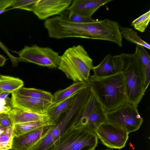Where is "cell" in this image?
Returning a JSON list of instances; mask_svg holds the SVG:
<instances>
[{
  "mask_svg": "<svg viewBox=\"0 0 150 150\" xmlns=\"http://www.w3.org/2000/svg\"><path fill=\"white\" fill-rule=\"evenodd\" d=\"M87 82L91 91L107 111L128 103L125 84L121 72L105 77L90 76Z\"/></svg>",
  "mask_w": 150,
  "mask_h": 150,
  "instance_id": "obj_1",
  "label": "cell"
},
{
  "mask_svg": "<svg viewBox=\"0 0 150 150\" xmlns=\"http://www.w3.org/2000/svg\"><path fill=\"white\" fill-rule=\"evenodd\" d=\"M93 60L83 47L74 45L66 49L62 56L58 69L74 82L88 80L93 67Z\"/></svg>",
  "mask_w": 150,
  "mask_h": 150,
  "instance_id": "obj_2",
  "label": "cell"
},
{
  "mask_svg": "<svg viewBox=\"0 0 150 150\" xmlns=\"http://www.w3.org/2000/svg\"><path fill=\"white\" fill-rule=\"evenodd\" d=\"M121 72L124 80L127 103L137 107L146 90L138 59L134 54L122 53Z\"/></svg>",
  "mask_w": 150,
  "mask_h": 150,
  "instance_id": "obj_3",
  "label": "cell"
},
{
  "mask_svg": "<svg viewBox=\"0 0 150 150\" xmlns=\"http://www.w3.org/2000/svg\"><path fill=\"white\" fill-rule=\"evenodd\" d=\"M98 138L95 131L88 127L74 125L47 150H94Z\"/></svg>",
  "mask_w": 150,
  "mask_h": 150,
  "instance_id": "obj_4",
  "label": "cell"
},
{
  "mask_svg": "<svg viewBox=\"0 0 150 150\" xmlns=\"http://www.w3.org/2000/svg\"><path fill=\"white\" fill-rule=\"evenodd\" d=\"M17 53L22 62L34 63L50 68H58L61 56L52 48L41 47L36 44L25 46Z\"/></svg>",
  "mask_w": 150,
  "mask_h": 150,
  "instance_id": "obj_5",
  "label": "cell"
},
{
  "mask_svg": "<svg viewBox=\"0 0 150 150\" xmlns=\"http://www.w3.org/2000/svg\"><path fill=\"white\" fill-rule=\"evenodd\" d=\"M107 121L121 127L129 133L138 130L143 122L137 107L127 103L107 112Z\"/></svg>",
  "mask_w": 150,
  "mask_h": 150,
  "instance_id": "obj_6",
  "label": "cell"
},
{
  "mask_svg": "<svg viewBox=\"0 0 150 150\" xmlns=\"http://www.w3.org/2000/svg\"><path fill=\"white\" fill-rule=\"evenodd\" d=\"M107 112L92 92L74 125L86 126L95 131L100 125L107 121Z\"/></svg>",
  "mask_w": 150,
  "mask_h": 150,
  "instance_id": "obj_7",
  "label": "cell"
},
{
  "mask_svg": "<svg viewBox=\"0 0 150 150\" xmlns=\"http://www.w3.org/2000/svg\"><path fill=\"white\" fill-rule=\"evenodd\" d=\"M95 132L102 143L111 149L122 148L129 138V133L125 129L108 121L100 125Z\"/></svg>",
  "mask_w": 150,
  "mask_h": 150,
  "instance_id": "obj_8",
  "label": "cell"
},
{
  "mask_svg": "<svg viewBox=\"0 0 150 150\" xmlns=\"http://www.w3.org/2000/svg\"><path fill=\"white\" fill-rule=\"evenodd\" d=\"M83 105L81 99L75 98L70 108L63 116L60 117L57 123L50 127L48 134L54 142L75 125Z\"/></svg>",
  "mask_w": 150,
  "mask_h": 150,
  "instance_id": "obj_9",
  "label": "cell"
},
{
  "mask_svg": "<svg viewBox=\"0 0 150 150\" xmlns=\"http://www.w3.org/2000/svg\"><path fill=\"white\" fill-rule=\"evenodd\" d=\"M71 0H38L32 12L41 20L60 15L71 5Z\"/></svg>",
  "mask_w": 150,
  "mask_h": 150,
  "instance_id": "obj_10",
  "label": "cell"
},
{
  "mask_svg": "<svg viewBox=\"0 0 150 150\" xmlns=\"http://www.w3.org/2000/svg\"><path fill=\"white\" fill-rule=\"evenodd\" d=\"M11 98L13 108L41 114H46L48 109L54 103L42 99L20 95L15 92L12 93Z\"/></svg>",
  "mask_w": 150,
  "mask_h": 150,
  "instance_id": "obj_11",
  "label": "cell"
},
{
  "mask_svg": "<svg viewBox=\"0 0 150 150\" xmlns=\"http://www.w3.org/2000/svg\"><path fill=\"white\" fill-rule=\"evenodd\" d=\"M51 126L42 127L22 135L14 136L12 149L13 150H30L46 134Z\"/></svg>",
  "mask_w": 150,
  "mask_h": 150,
  "instance_id": "obj_12",
  "label": "cell"
},
{
  "mask_svg": "<svg viewBox=\"0 0 150 150\" xmlns=\"http://www.w3.org/2000/svg\"><path fill=\"white\" fill-rule=\"evenodd\" d=\"M122 64L120 54L112 56L108 54L98 65L93 67L92 70L93 75L97 77H105L121 72Z\"/></svg>",
  "mask_w": 150,
  "mask_h": 150,
  "instance_id": "obj_13",
  "label": "cell"
},
{
  "mask_svg": "<svg viewBox=\"0 0 150 150\" xmlns=\"http://www.w3.org/2000/svg\"><path fill=\"white\" fill-rule=\"evenodd\" d=\"M112 0H74L66 9L87 18H91L95 12L101 6Z\"/></svg>",
  "mask_w": 150,
  "mask_h": 150,
  "instance_id": "obj_14",
  "label": "cell"
},
{
  "mask_svg": "<svg viewBox=\"0 0 150 150\" xmlns=\"http://www.w3.org/2000/svg\"><path fill=\"white\" fill-rule=\"evenodd\" d=\"M8 112L14 125L33 121H50L47 114H38L16 108H13Z\"/></svg>",
  "mask_w": 150,
  "mask_h": 150,
  "instance_id": "obj_15",
  "label": "cell"
},
{
  "mask_svg": "<svg viewBox=\"0 0 150 150\" xmlns=\"http://www.w3.org/2000/svg\"><path fill=\"white\" fill-rule=\"evenodd\" d=\"M78 92L62 101L54 103L51 106L46 113L50 122L54 125L57 123L62 114L70 108Z\"/></svg>",
  "mask_w": 150,
  "mask_h": 150,
  "instance_id": "obj_16",
  "label": "cell"
},
{
  "mask_svg": "<svg viewBox=\"0 0 150 150\" xmlns=\"http://www.w3.org/2000/svg\"><path fill=\"white\" fill-rule=\"evenodd\" d=\"M138 60L143 76L144 84L146 90L150 82V56L145 48L137 45L135 52Z\"/></svg>",
  "mask_w": 150,
  "mask_h": 150,
  "instance_id": "obj_17",
  "label": "cell"
},
{
  "mask_svg": "<svg viewBox=\"0 0 150 150\" xmlns=\"http://www.w3.org/2000/svg\"><path fill=\"white\" fill-rule=\"evenodd\" d=\"M88 86L87 81L74 82L66 88L55 93L53 95V102L55 103L62 101Z\"/></svg>",
  "mask_w": 150,
  "mask_h": 150,
  "instance_id": "obj_18",
  "label": "cell"
},
{
  "mask_svg": "<svg viewBox=\"0 0 150 150\" xmlns=\"http://www.w3.org/2000/svg\"><path fill=\"white\" fill-rule=\"evenodd\" d=\"M54 125L50 121L29 122L14 125L13 131L14 136H18L40 127Z\"/></svg>",
  "mask_w": 150,
  "mask_h": 150,
  "instance_id": "obj_19",
  "label": "cell"
},
{
  "mask_svg": "<svg viewBox=\"0 0 150 150\" xmlns=\"http://www.w3.org/2000/svg\"><path fill=\"white\" fill-rule=\"evenodd\" d=\"M23 85V81L18 78L4 75L0 78V92L12 93Z\"/></svg>",
  "mask_w": 150,
  "mask_h": 150,
  "instance_id": "obj_20",
  "label": "cell"
},
{
  "mask_svg": "<svg viewBox=\"0 0 150 150\" xmlns=\"http://www.w3.org/2000/svg\"><path fill=\"white\" fill-rule=\"evenodd\" d=\"M15 92L20 95L53 102V95L51 93L39 89L22 87Z\"/></svg>",
  "mask_w": 150,
  "mask_h": 150,
  "instance_id": "obj_21",
  "label": "cell"
},
{
  "mask_svg": "<svg viewBox=\"0 0 150 150\" xmlns=\"http://www.w3.org/2000/svg\"><path fill=\"white\" fill-rule=\"evenodd\" d=\"M119 28L122 38L128 41L150 49L149 44L142 39L132 29L120 26Z\"/></svg>",
  "mask_w": 150,
  "mask_h": 150,
  "instance_id": "obj_22",
  "label": "cell"
},
{
  "mask_svg": "<svg viewBox=\"0 0 150 150\" xmlns=\"http://www.w3.org/2000/svg\"><path fill=\"white\" fill-rule=\"evenodd\" d=\"M14 137L13 127H7L0 137V150H8L11 149Z\"/></svg>",
  "mask_w": 150,
  "mask_h": 150,
  "instance_id": "obj_23",
  "label": "cell"
},
{
  "mask_svg": "<svg viewBox=\"0 0 150 150\" xmlns=\"http://www.w3.org/2000/svg\"><path fill=\"white\" fill-rule=\"evenodd\" d=\"M65 20L76 23H85L95 21L96 20L92 18H86L67 9L60 15Z\"/></svg>",
  "mask_w": 150,
  "mask_h": 150,
  "instance_id": "obj_24",
  "label": "cell"
},
{
  "mask_svg": "<svg viewBox=\"0 0 150 150\" xmlns=\"http://www.w3.org/2000/svg\"><path fill=\"white\" fill-rule=\"evenodd\" d=\"M150 20V10H149L133 21L131 25L136 30L143 33L148 26Z\"/></svg>",
  "mask_w": 150,
  "mask_h": 150,
  "instance_id": "obj_25",
  "label": "cell"
},
{
  "mask_svg": "<svg viewBox=\"0 0 150 150\" xmlns=\"http://www.w3.org/2000/svg\"><path fill=\"white\" fill-rule=\"evenodd\" d=\"M37 1L36 0H14L11 6L12 8H19L32 12Z\"/></svg>",
  "mask_w": 150,
  "mask_h": 150,
  "instance_id": "obj_26",
  "label": "cell"
},
{
  "mask_svg": "<svg viewBox=\"0 0 150 150\" xmlns=\"http://www.w3.org/2000/svg\"><path fill=\"white\" fill-rule=\"evenodd\" d=\"M14 125L8 112L0 113V126L4 128L13 127Z\"/></svg>",
  "mask_w": 150,
  "mask_h": 150,
  "instance_id": "obj_27",
  "label": "cell"
},
{
  "mask_svg": "<svg viewBox=\"0 0 150 150\" xmlns=\"http://www.w3.org/2000/svg\"><path fill=\"white\" fill-rule=\"evenodd\" d=\"M13 108L11 98L6 99L0 98V113L8 112Z\"/></svg>",
  "mask_w": 150,
  "mask_h": 150,
  "instance_id": "obj_28",
  "label": "cell"
},
{
  "mask_svg": "<svg viewBox=\"0 0 150 150\" xmlns=\"http://www.w3.org/2000/svg\"><path fill=\"white\" fill-rule=\"evenodd\" d=\"M14 0H0V11L4 10L11 6Z\"/></svg>",
  "mask_w": 150,
  "mask_h": 150,
  "instance_id": "obj_29",
  "label": "cell"
},
{
  "mask_svg": "<svg viewBox=\"0 0 150 150\" xmlns=\"http://www.w3.org/2000/svg\"><path fill=\"white\" fill-rule=\"evenodd\" d=\"M11 93L8 92H0V98L7 99L9 98L8 96Z\"/></svg>",
  "mask_w": 150,
  "mask_h": 150,
  "instance_id": "obj_30",
  "label": "cell"
},
{
  "mask_svg": "<svg viewBox=\"0 0 150 150\" xmlns=\"http://www.w3.org/2000/svg\"><path fill=\"white\" fill-rule=\"evenodd\" d=\"M0 47L4 51L9 57L11 56L12 55L9 53L8 49L0 41Z\"/></svg>",
  "mask_w": 150,
  "mask_h": 150,
  "instance_id": "obj_31",
  "label": "cell"
},
{
  "mask_svg": "<svg viewBox=\"0 0 150 150\" xmlns=\"http://www.w3.org/2000/svg\"><path fill=\"white\" fill-rule=\"evenodd\" d=\"M7 59L2 55L0 54V67L3 66Z\"/></svg>",
  "mask_w": 150,
  "mask_h": 150,
  "instance_id": "obj_32",
  "label": "cell"
},
{
  "mask_svg": "<svg viewBox=\"0 0 150 150\" xmlns=\"http://www.w3.org/2000/svg\"><path fill=\"white\" fill-rule=\"evenodd\" d=\"M7 128H4L0 126V137L4 132Z\"/></svg>",
  "mask_w": 150,
  "mask_h": 150,
  "instance_id": "obj_33",
  "label": "cell"
},
{
  "mask_svg": "<svg viewBox=\"0 0 150 150\" xmlns=\"http://www.w3.org/2000/svg\"><path fill=\"white\" fill-rule=\"evenodd\" d=\"M10 9H12V8H10L9 9H5L4 10H1L0 11V14L6 12V11H7L8 10H9Z\"/></svg>",
  "mask_w": 150,
  "mask_h": 150,
  "instance_id": "obj_34",
  "label": "cell"
},
{
  "mask_svg": "<svg viewBox=\"0 0 150 150\" xmlns=\"http://www.w3.org/2000/svg\"><path fill=\"white\" fill-rule=\"evenodd\" d=\"M101 150H112V149H105Z\"/></svg>",
  "mask_w": 150,
  "mask_h": 150,
  "instance_id": "obj_35",
  "label": "cell"
},
{
  "mask_svg": "<svg viewBox=\"0 0 150 150\" xmlns=\"http://www.w3.org/2000/svg\"><path fill=\"white\" fill-rule=\"evenodd\" d=\"M8 150H13L11 149H9Z\"/></svg>",
  "mask_w": 150,
  "mask_h": 150,
  "instance_id": "obj_36",
  "label": "cell"
},
{
  "mask_svg": "<svg viewBox=\"0 0 150 150\" xmlns=\"http://www.w3.org/2000/svg\"><path fill=\"white\" fill-rule=\"evenodd\" d=\"M2 76V75H1L0 74V78Z\"/></svg>",
  "mask_w": 150,
  "mask_h": 150,
  "instance_id": "obj_37",
  "label": "cell"
}]
</instances>
